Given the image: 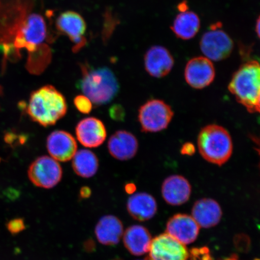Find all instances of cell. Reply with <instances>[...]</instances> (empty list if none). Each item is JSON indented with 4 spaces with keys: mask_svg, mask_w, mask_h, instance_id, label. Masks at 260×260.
Segmentation results:
<instances>
[{
    "mask_svg": "<svg viewBox=\"0 0 260 260\" xmlns=\"http://www.w3.org/2000/svg\"><path fill=\"white\" fill-rule=\"evenodd\" d=\"M66 99L51 85L42 86L31 93L26 112L32 121L44 127L56 124L66 115Z\"/></svg>",
    "mask_w": 260,
    "mask_h": 260,
    "instance_id": "cell-2",
    "label": "cell"
},
{
    "mask_svg": "<svg viewBox=\"0 0 260 260\" xmlns=\"http://www.w3.org/2000/svg\"><path fill=\"white\" fill-rule=\"evenodd\" d=\"M191 217L200 227L210 229L220 222L222 211L218 203L211 198H203L193 205Z\"/></svg>",
    "mask_w": 260,
    "mask_h": 260,
    "instance_id": "cell-18",
    "label": "cell"
},
{
    "mask_svg": "<svg viewBox=\"0 0 260 260\" xmlns=\"http://www.w3.org/2000/svg\"><path fill=\"white\" fill-rule=\"evenodd\" d=\"M18 24L11 47L17 53L22 50L27 51L28 56L26 68L32 74L40 75L51 61L40 53L41 51L49 53L45 44L48 34L46 22L42 15L26 12Z\"/></svg>",
    "mask_w": 260,
    "mask_h": 260,
    "instance_id": "cell-1",
    "label": "cell"
},
{
    "mask_svg": "<svg viewBox=\"0 0 260 260\" xmlns=\"http://www.w3.org/2000/svg\"><path fill=\"white\" fill-rule=\"evenodd\" d=\"M112 260H122L120 258H115V259H112Z\"/></svg>",
    "mask_w": 260,
    "mask_h": 260,
    "instance_id": "cell-33",
    "label": "cell"
},
{
    "mask_svg": "<svg viewBox=\"0 0 260 260\" xmlns=\"http://www.w3.org/2000/svg\"><path fill=\"white\" fill-rule=\"evenodd\" d=\"M95 233L98 241L105 246L117 245L123 234V226L118 217L103 216L97 223Z\"/></svg>",
    "mask_w": 260,
    "mask_h": 260,
    "instance_id": "cell-21",
    "label": "cell"
},
{
    "mask_svg": "<svg viewBox=\"0 0 260 260\" xmlns=\"http://www.w3.org/2000/svg\"><path fill=\"white\" fill-rule=\"evenodd\" d=\"M226 260H237L236 258L232 257Z\"/></svg>",
    "mask_w": 260,
    "mask_h": 260,
    "instance_id": "cell-32",
    "label": "cell"
},
{
    "mask_svg": "<svg viewBox=\"0 0 260 260\" xmlns=\"http://www.w3.org/2000/svg\"><path fill=\"white\" fill-rule=\"evenodd\" d=\"M56 27L58 31L67 36L73 42L74 52L79 51L85 46L86 24L77 12L68 11L61 13L56 19Z\"/></svg>",
    "mask_w": 260,
    "mask_h": 260,
    "instance_id": "cell-9",
    "label": "cell"
},
{
    "mask_svg": "<svg viewBox=\"0 0 260 260\" xmlns=\"http://www.w3.org/2000/svg\"><path fill=\"white\" fill-rule=\"evenodd\" d=\"M215 69L212 61L206 57L191 58L184 70L185 80L191 87L202 89L213 83L215 78Z\"/></svg>",
    "mask_w": 260,
    "mask_h": 260,
    "instance_id": "cell-11",
    "label": "cell"
},
{
    "mask_svg": "<svg viewBox=\"0 0 260 260\" xmlns=\"http://www.w3.org/2000/svg\"><path fill=\"white\" fill-rule=\"evenodd\" d=\"M73 168L79 176L88 178L96 173L99 161L96 155L87 149H81L73 157Z\"/></svg>",
    "mask_w": 260,
    "mask_h": 260,
    "instance_id": "cell-23",
    "label": "cell"
},
{
    "mask_svg": "<svg viewBox=\"0 0 260 260\" xmlns=\"http://www.w3.org/2000/svg\"><path fill=\"white\" fill-rule=\"evenodd\" d=\"M173 116L170 105L160 100H151L139 109L138 119L142 132L156 133L167 128Z\"/></svg>",
    "mask_w": 260,
    "mask_h": 260,
    "instance_id": "cell-6",
    "label": "cell"
},
{
    "mask_svg": "<svg viewBox=\"0 0 260 260\" xmlns=\"http://www.w3.org/2000/svg\"><path fill=\"white\" fill-rule=\"evenodd\" d=\"M255 260H257V259H255Z\"/></svg>",
    "mask_w": 260,
    "mask_h": 260,
    "instance_id": "cell-35",
    "label": "cell"
},
{
    "mask_svg": "<svg viewBox=\"0 0 260 260\" xmlns=\"http://www.w3.org/2000/svg\"><path fill=\"white\" fill-rule=\"evenodd\" d=\"M148 260H187L186 246L167 233L152 240Z\"/></svg>",
    "mask_w": 260,
    "mask_h": 260,
    "instance_id": "cell-10",
    "label": "cell"
},
{
    "mask_svg": "<svg viewBox=\"0 0 260 260\" xmlns=\"http://www.w3.org/2000/svg\"><path fill=\"white\" fill-rule=\"evenodd\" d=\"M196 149L191 143L187 142L184 144L181 148V153L183 155H192L194 154Z\"/></svg>",
    "mask_w": 260,
    "mask_h": 260,
    "instance_id": "cell-27",
    "label": "cell"
},
{
    "mask_svg": "<svg viewBox=\"0 0 260 260\" xmlns=\"http://www.w3.org/2000/svg\"><path fill=\"white\" fill-rule=\"evenodd\" d=\"M256 27H255L256 32V34H257L258 37H259V24H260L259 18L257 19V21H256Z\"/></svg>",
    "mask_w": 260,
    "mask_h": 260,
    "instance_id": "cell-31",
    "label": "cell"
},
{
    "mask_svg": "<svg viewBox=\"0 0 260 260\" xmlns=\"http://www.w3.org/2000/svg\"><path fill=\"white\" fill-rule=\"evenodd\" d=\"M75 107L81 113L89 114L92 110V103L85 95L76 96L74 100Z\"/></svg>",
    "mask_w": 260,
    "mask_h": 260,
    "instance_id": "cell-24",
    "label": "cell"
},
{
    "mask_svg": "<svg viewBox=\"0 0 260 260\" xmlns=\"http://www.w3.org/2000/svg\"><path fill=\"white\" fill-rule=\"evenodd\" d=\"M229 90L249 113H259L260 67L258 61H249L240 66L233 76Z\"/></svg>",
    "mask_w": 260,
    "mask_h": 260,
    "instance_id": "cell-4",
    "label": "cell"
},
{
    "mask_svg": "<svg viewBox=\"0 0 260 260\" xmlns=\"http://www.w3.org/2000/svg\"><path fill=\"white\" fill-rule=\"evenodd\" d=\"M76 134L80 144L87 148L99 147L107 137L105 124L93 117L81 120L76 126Z\"/></svg>",
    "mask_w": 260,
    "mask_h": 260,
    "instance_id": "cell-15",
    "label": "cell"
},
{
    "mask_svg": "<svg viewBox=\"0 0 260 260\" xmlns=\"http://www.w3.org/2000/svg\"><path fill=\"white\" fill-rule=\"evenodd\" d=\"M7 229L13 235H18L25 229L24 220L21 218H16L10 220L7 223Z\"/></svg>",
    "mask_w": 260,
    "mask_h": 260,
    "instance_id": "cell-25",
    "label": "cell"
},
{
    "mask_svg": "<svg viewBox=\"0 0 260 260\" xmlns=\"http://www.w3.org/2000/svg\"><path fill=\"white\" fill-rule=\"evenodd\" d=\"M198 146L205 160L220 167L226 164L233 154L232 137L225 128L218 125L204 126L198 135Z\"/></svg>",
    "mask_w": 260,
    "mask_h": 260,
    "instance_id": "cell-5",
    "label": "cell"
},
{
    "mask_svg": "<svg viewBox=\"0 0 260 260\" xmlns=\"http://www.w3.org/2000/svg\"><path fill=\"white\" fill-rule=\"evenodd\" d=\"M122 236L125 248L131 254L141 256L149 252L152 239L145 227L132 225L125 230Z\"/></svg>",
    "mask_w": 260,
    "mask_h": 260,
    "instance_id": "cell-19",
    "label": "cell"
},
{
    "mask_svg": "<svg viewBox=\"0 0 260 260\" xmlns=\"http://www.w3.org/2000/svg\"><path fill=\"white\" fill-rule=\"evenodd\" d=\"M145 68L151 77L167 76L173 68L174 60L170 51L160 45H155L146 51L144 57Z\"/></svg>",
    "mask_w": 260,
    "mask_h": 260,
    "instance_id": "cell-13",
    "label": "cell"
},
{
    "mask_svg": "<svg viewBox=\"0 0 260 260\" xmlns=\"http://www.w3.org/2000/svg\"><path fill=\"white\" fill-rule=\"evenodd\" d=\"M138 148L137 138L132 133L123 130L114 133L108 142L110 155L119 160L125 161L133 158L137 154Z\"/></svg>",
    "mask_w": 260,
    "mask_h": 260,
    "instance_id": "cell-17",
    "label": "cell"
},
{
    "mask_svg": "<svg viewBox=\"0 0 260 260\" xmlns=\"http://www.w3.org/2000/svg\"><path fill=\"white\" fill-rule=\"evenodd\" d=\"M200 227L192 217L186 214L172 216L167 224V233L184 245L197 240Z\"/></svg>",
    "mask_w": 260,
    "mask_h": 260,
    "instance_id": "cell-12",
    "label": "cell"
},
{
    "mask_svg": "<svg viewBox=\"0 0 260 260\" xmlns=\"http://www.w3.org/2000/svg\"><path fill=\"white\" fill-rule=\"evenodd\" d=\"M84 249L87 252H92L95 251L96 245L92 239H88L84 243Z\"/></svg>",
    "mask_w": 260,
    "mask_h": 260,
    "instance_id": "cell-28",
    "label": "cell"
},
{
    "mask_svg": "<svg viewBox=\"0 0 260 260\" xmlns=\"http://www.w3.org/2000/svg\"><path fill=\"white\" fill-rule=\"evenodd\" d=\"M62 169L53 158L44 155L32 162L28 170L29 180L35 186L51 188L56 186L62 178Z\"/></svg>",
    "mask_w": 260,
    "mask_h": 260,
    "instance_id": "cell-8",
    "label": "cell"
},
{
    "mask_svg": "<svg viewBox=\"0 0 260 260\" xmlns=\"http://www.w3.org/2000/svg\"><path fill=\"white\" fill-rule=\"evenodd\" d=\"M140 260H148V259H140Z\"/></svg>",
    "mask_w": 260,
    "mask_h": 260,
    "instance_id": "cell-34",
    "label": "cell"
},
{
    "mask_svg": "<svg viewBox=\"0 0 260 260\" xmlns=\"http://www.w3.org/2000/svg\"><path fill=\"white\" fill-rule=\"evenodd\" d=\"M126 209L133 219L139 221L148 220L157 213V201L147 193L133 194L128 200Z\"/></svg>",
    "mask_w": 260,
    "mask_h": 260,
    "instance_id": "cell-20",
    "label": "cell"
},
{
    "mask_svg": "<svg viewBox=\"0 0 260 260\" xmlns=\"http://www.w3.org/2000/svg\"><path fill=\"white\" fill-rule=\"evenodd\" d=\"M126 192L129 194L134 193L136 190V186L135 184L129 183L126 184L125 187Z\"/></svg>",
    "mask_w": 260,
    "mask_h": 260,
    "instance_id": "cell-30",
    "label": "cell"
},
{
    "mask_svg": "<svg viewBox=\"0 0 260 260\" xmlns=\"http://www.w3.org/2000/svg\"><path fill=\"white\" fill-rule=\"evenodd\" d=\"M110 118L117 121H123L125 116L124 109L121 105H114L109 109Z\"/></svg>",
    "mask_w": 260,
    "mask_h": 260,
    "instance_id": "cell-26",
    "label": "cell"
},
{
    "mask_svg": "<svg viewBox=\"0 0 260 260\" xmlns=\"http://www.w3.org/2000/svg\"><path fill=\"white\" fill-rule=\"evenodd\" d=\"M201 21L199 16L192 11L180 12L175 17L172 30L178 38L189 40L193 38L199 31Z\"/></svg>",
    "mask_w": 260,
    "mask_h": 260,
    "instance_id": "cell-22",
    "label": "cell"
},
{
    "mask_svg": "<svg viewBox=\"0 0 260 260\" xmlns=\"http://www.w3.org/2000/svg\"><path fill=\"white\" fill-rule=\"evenodd\" d=\"M211 26L210 30L203 35L200 41V49L204 57L211 61L226 59L232 53L234 42L230 36L217 27Z\"/></svg>",
    "mask_w": 260,
    "mask_h": 260,
    "instance_id": "cell-7",
    "label": "cell"
},
{
    "mask_svg": "<svg viewBox=\"0 0 260 260\" xmlns=\"http://www.w3.org/2000/svg\"><path fill=\"white\" fill-rule=\"evenodd\" d=\"M91 194H92V190L89 187L84 186L81 188L80 197L81 199H87L91 196Z\"/></svg>",
    "mask_w": 260,
    "mask_h": 260,
    "instance_id": "cell-29",
    "label": "cell"
},
{
    "mask_svg": "<svg viewBox=\"0 0 260 260\" xmlns=\"http://www.w3.org/2000/svg\"><path fill=\"white\" fill-rule=\"evenodd\" d=\"M191 193L189 182L181 175H171L166 178L162 184V197L171 206H181L186 203L189 200Z\"/></svg>",
    "mask_w": 260,
    "mask_h": 260,
    "instance_id": "cell-16",
    "label": "cell"
},
{
    "mask_svg": "<svg viewBox=\"0 0 260 260\" xmlns=\"http://www.w3.org/2000/svg\"><path fill=\"white\" fill-rule=\"evenodd\" d=\"M82 77L79 88L93 105H107L118 93L119 85L115 75L109 68H93L88 64L80 65Z\"/></svg>",
    "mask_w": 260,
    "mask_h": 260,
    "instance_id": "cell-3",
    "label": "cell"
},
{
    "mask_svg": "<svg viewBox=\"0 0 260 260\" xmlns=\"http://www.w3.org/2000/svg\"><path fill=\"white\" fill-rule=\"evenodd\" d=\"M47 148L52 158L64 162L73 158L77 152V144L70 133L62 130H56L48 136Z\"/></svg>",
    "mask_w": 260,
    "mask_h": 260,
    "instance_id": "cell-14",
    "label": "cell"
}]
</instances>
